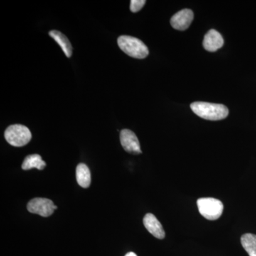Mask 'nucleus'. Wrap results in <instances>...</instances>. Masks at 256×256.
I'll return each instance as SVG.
<instances>
[{
    "label": "nucleus",
    "mask_w": 256,
    "mask_h": 256,
    "mask_svg": "<svg viewBox=\"0 0 256 256\" xmlns=\"http://www.w3.org/2000/svg\"><path fill=\"white\" fill-rule=\"evenodd\" d=\"M190 107L198 117L208 120H220L225 119L228 114V109L222 104L194 102Z\"/></svg>",
    "instance_id": "obj_1"
},
{
    "label": "nucleus",
    "mask_w": 256,
    "mask_h": 256,
    "mask_svg": "<svg viewBox=\"0 0 256 256\" xmlns=\"http://www.w3.org/2000/svg\"><path fill=\"white\" fill-rule=\"evenodd\" d=\"M118 44L122 52L133 58L142 60L149 54V50L146 45L136 37L119 36L118 38Z\"/></svg>",
    "instance_id": "obj_2"
},
{
    "label": "nucleus",
    "mask_w": 256,
    "mask_h": 256,
    "mask_svg": "<svg viewBox=\"0 0 256 256\" xmlns=\"http://www.w3.org/2000/svg\"><path fill=\"white\" fill-rule=\"evenodd\" d=\"M32 133L30 129L22 124L10 126L4 132L6 142L14 146H26L32 140Z\"/></svg>",
    "instance_id": "obj_3"
},
{
    "label": "nucleus",
    "mask_w": 256,
    "mask_h": 256,
    "mask_svg": "<svg viewBox=\"0 0 256 256\" xmlns=\"http://www.w3.org/2000/svg\"><path fill=\"white\" fill-rule=\"evenodd\" d=\"M198 212L206 220H218L224 210L223 203L214 198H202L197 200Z\"/></svg>",
    "instance_id": "obj_4"
},
{
    "label": "nucleus",
    "mask_w": 256,
    "mask_h": 256,
    "mask_svg": "<svg viewBox=\"0 0 256 256\" xmlns=\"http://www.w3.org/2000/svg\"><path fill=\"white\" fill-rule=\"evenodd\" d=\"M58 207L52 200L46 198H35L28 202V210L30 213L36 214L43 217L50 216Z\"/></svg>",
    "instance_id": "obj_5"
},
{
    "label": "nucleus",
    "mask_w": 256,
    "mask_h": 256,
    "mask_svg": "<svg viewBox=\"0 0 256 256\" xmlns=\"http://www.w3.org/2000/svg\"><path fill=\"white\" fill-rule=\"evenodd\" d=\"M120 143L124 150L133 154H139L142 153L140 149V144L136 134L132 131L128 129L121 130Z\"/></svg>",
    "instance_id": "obj_6"
},
{
    "label": "nucleus",
    "mask_w": 256,
    "mask_h": 256,
    "mask_svg": "<svg viewBox=\"0 0 256 256\" xmlns=\"http://www.w3.org/2000/svg\"><path fill=\"white\" fill-rule=\"evenodd\" d=\"M193 18V12L190 9H184L178 12L172 18L170 23L175 30L184 31L190 26Z\"/></svg>",
    "instance_id": "obj_7"
},
{
    "label": "nucleus",
    "mask_w": 256,
    "mask_h": 256,
    "mask_svg": "<svg viewBox=\"0 0 256 256\" xmlns=\"http://www.w3.org/2000/svg\"><path fill=\"white\" fill-rule=\"evenodd\" d=\"M143 224L146 230L156 238L163 239L165 233L162 226L152 214H146L143 218Z\"/></svg>",
    "instance_id": "obj_8"
},
{
    "label": "nucleus",
    "mask_w": 256,
    "mask_h": 256,
    "mask_svg": "<svg viewBox=\"0 0 256 256\" xmlns=\"http://www.w3.org/2000/svg\"><path fill=\"white\" fill-rule=\"evenodd\" d=\"M224 38L220 33L214 30H210L205 35L203 46L208 52H216L223 46Z\"/></svg>",
    "instance_id": "obj_9"
},
{
    "label": "nucleus",
    "mask_w": 256,
    "mask_h": 256,
    "mask_svg": "<svg viewBox=\"0 0 256 256\" xmlns=\"http://www.w3.org/2000/svg\"><path fill=\"white\" fill-rule=\"evenodd\" d=\"M50 36L53 38L58 45L62 48L64 54L68 58H70L72 56V46L68 38L63 34L62 32L56 31V30H52L48 33Z\"/></svg>",
    "instance_id": "obj_10"
},
{
    "label": "nucleus",
    "mask_w": 256,
    "mask_h": 256,
    "mask_svg": "<svg viewBox=\"0 0 256 256\" xmlns=\"http://www.w3.org/2000/svg\"><path fill=\"white\" fill-rule=\"evenodd\" d=\"M77 182L82 188H88L92 182L90 170L85 164L80 163L76 168Z\"/></svg>",
    "instance_id": "obj_11"
},
{
    "label": "nucleus",
    "mask_w": 256,
    "mask_h": 256,
    "mask_svg": "<svg viewBox=\"0 0 256 256\" xmlns=\"http://www.w3.org/2000/svg\"><path fill=\"white\" fill-rule=\"evenodd\" d=\"M46 165V162L42 159V156L40 154H35L26 156L22 165V168L24 170H30L32 168L43 170Z\"/></svg>",
    "instance_id": "obj_12"
},
{
    "label": "nucleus",
    "mask_w": 256,
    "mask_h": 256,
    "mask_svg": "<svg viewBox=\"0 0 256 256\" xmlns=\"http://www.w3.org/2000/svg\"><path fill=\"white\" fill-rule=\"evenodd\" d=\"M242 248L249 256H256V235L245 234L240 238Z\"/></svg>",
    "instance_id": "obj_13"
},
{
    "label": "nucleus",
    "mask_w": 256,
    "mask_h": 256,
    "mask_svg": "<svg viewBox=\"0 0 256 256\" xmlns=\"http://www.w3.org/2000/svg\"><path fill=\"white\" fill-rule=\"evenodd\" d=\"M146 3V1H144V0H132V1H130L131 12H138L140 10H142Z\"/></svg>",
    "instance_id": "obj_14"
},
{
    "label": "nucleus",
    "mask_w": 256,
    "mask_h": 256,
    "mask_svg": "<svg viewBox=\"0 0 256 256\" xmlns=\"http://www.w3.org/2000/svg\"><path fill=\"white\" fill-rule=\"evenodd\" d=\"M124 256H138L136 255V254H134V252H128V254H126V255Z\"/></svg>",
    "instance_id": "obj_15"
}]
</instances>
